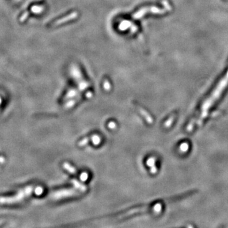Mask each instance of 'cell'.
<instances>
[{"instance_id":"cell-1","label":"cell","mask_w":228,"mask_h":228,"mask_svg":"<svg viewBox=\"0 0 228 228\" xmlns=\"http://www.w3.org/2000/svg\"><path fill=\"white\" fill-rule=\"evenodd\" d=\"M228 84V70L226 74L224 75V77L222 78L219 83L214 88L213 91L209 95V96L206 99L202 105L200 112L198 113L197 116V120H196V124L198 126H201L203 122L206 117H207L208 111L210 110L212 106L215 103L221 95L223 93V91Z\"/></svg>"},{"instance_id":"cell-2","label":"cell","mask_w":228,"mask_h":228,"mask_svg":"<svg viewBox=\"0 0 228 228\" xmlns=\"http://www.w3.org/2000/svg\"><path fill=\"white\" fill-rule=\"evenodd\" d=\"M33 190V186H29L20 190L17 194L11 196H0V204L10 205L15 204L23 200L29 196Z\"/></svg>"},{"instance_id":"cell-3","label":"cell","mask_w":228,"mask_h":228,"mask_svg":"<svg viewBox=\"0 0 228 228\" xmlns=\"http://www.w3.org/2000/svg\"><path fill=\"white\" fill-rule=\"evenodd\" d=\"M161 210H162V205L160 204H156L154 206L153 208H150V207H141V208H134V209H132V210H129L128 212H127V213H126L124 214L119 215V216L117 217V218L115 219V220L120 219L124 218V217H128V216H129V215H132L133 214L138 213V212H145V211L151 210V211H153L155 212H156V213H158V212H159Z\"/></svg>"},{"instance_id":"cell-4","label":"cell","mask_w":228,"mask_h":228,"mask_svg":"<svg viewBox=\"0 0 228 228\" xmlns=\"http://www.w3.org/2000/svg\"><path fill=\"white\" fill-rule=\"evenodd\" d=\"M170 10V8H166L162 9V8H160L158 7H156V6H151V7L144 8L141 11H140L138 13V15L139 16H142V15L146 14V13H148V12L153 13V14H164L165 12H166L167 10Z\"/></svg>"},{"instance_id":"cell-5","label":"cell","mask_w":228,"mask_h":228,"mask_svg":"<svg viewBox=\"0 0 228 228\" xmlns=\"http://www.w3.org/2000/svg\"><path fill=\"white\" fill-rule=\"evenodd\" d=\"M136 109L138 110L139 112L140 113L142 116H143V117L145 119V120H147V122L149 124H153V119L151 117V116L150 115V114H149L147 112V111H146L145 110H144L141 107L138 106V105H136Z\"/></svg>"},{"instance_id":"cell-6","label":"cell","mask_w":228,"mask_h":228,"mask_svg":"<svg viewBox=\"0 0 228 228\" xmlns=\"http://www.w3.org/2000/svg\"><path fill=\"white\" fill-rule=\"evenodd\" d=\"M147 164L151 168V173L155 174L157 172V169L155 166V158L153 157H151L147 162Z\"/></svg>"},{"instance_id":"cell-7","label":"cell","mask_w":228,"mask_h":228,"mask_svg":"<svg viewBox=\"0 0 228 228\" xmlns=\"http://www.w3.org/2000/svg\"><path fill=\"white\" fill-rule=\"evenodd\" d=\"M63 167L66 170H67L69 173L72 174H77V171H76V170L75 169V168L73 167L72 166H71V165H70L67 162L63 163Z\"/></svg>"},{"instance_id":"cell-8","label":"cell","mask_w":228,"mask_h":228,"mask_svg":"<svg viewBox=\"0 0 228 228\" xmlns=\"http://www.w3.org/2000/svg\"><path fill=\"white\" fill-rule=\"evenodd\" d=\"M72 183L74 184L76 188L79 189L82 191H86V190H87V187L86 186H84V185H82V184H81L80 183H79L78 181H77V180H72Z\"/></svg>"},{"instance_id":"cell-9","label":"cell","mask_w":228,"mask_h":228,"mask_svg":"<svg viewBox=\"0 0 228 228\" xmlns=\"http://www.w3.org/2000/svg\"><path fill=\"white\" fill-rule=\"evenodd\" d=\"M175 117H176V114L175 113L171 115L169 117V118L166 120V122L164 123L165 128H169V127L172 124L174 120V119H175Z\"/></svg>"},{"instance_id":"cell-10","label":"cell","mask_w":228,"mask_h":228,"mask_svg":"<svg viewBox=\"0 0 228 228\" xmlns=\"http://www.w3.org/2000/svg\"><path fill=\"white\" fill-rule=\"evenodd\" d=\"M91 140L93 141V144L95 145H98L100 143L101 138L98 135H93L91 136Z\"/></svg>"},{"instance_id":"cell-11","label":"cell","mask_w":228,"mask_h":228,"mask_svg":"<svg viewBox=\"0 0 228 228\" xmlns=\"http://www.w3.org/2000/svg\"><path fill=\"white\" fill-rule=\"evenodd\" d=\"M90 140H91V136L90 138H84L83 139H82V140L78 142V145L79 146V147H83V146L86 145Z\"/></svg>"},{"instance_id":"cell-12","label":"cell","mask_w":228,"mask_h":228,"mask_svg":"<svg viewBox=\"0 0 228 228\" xmlns=\"http://www.w3.org/2000/svg\"><path fill=\"white\" fill-rule=\"evenodd\" d=\"M43 189L41 188V187H37V188H36V189H35V193H36V195H39L43 193Z\"/></svg>"},{"instance_id":"cell-13","label":"cell","mask_w":228,"mask_h":228,"mask_svg":"<svg viewBox=\"0 0 228 228\" xmlns=\"http://www.w3.org/2000/svg\"><path fill=\"white\" fill-rule=\"evenodd\" d=\"M116 126H117V124L114 122H110L109 124V127L110 129H115L116 128Z\"/></svg>"},{"instance_id":"cell-14","label":"cell","mask_w":228,"mask_h":228,"mask_svg":"<svg viewBox=\"0 0 228 228\" xmlns=\"http://www.w3.org/2000/svg\"><path fill=\"white\" fill-rule=\"evenodd\" d=\"M88 174L86 173V172H84V173H82V175L81 176V179L82 180H86L87 179H88Z\"/></svg>"},{"instance_id":"cell-15","label":"cell","mask_w":228,"mask_h":228,"mask_svg":"<svg viewBox=\"0 0 228 228\" xmlns=\"http://www.w3.org/2000/svg\"><path fill=\"white\" fill-rule=\"evenodd\" d=\"M28 14H28V12H26V13H25V14H24L23 15H22V16L21 17V18H20V21H21V22L24 21V20H25V19L27 17Z\"/></svg>"},{"instance_id":"cell-16","label":"cell","mask_w":228,"mask_h":228,"mask_svg":"<svg viewBox=\"0 0 228 228\" xmlns=\"http://www.w3.org/2000/svg\"><path fill=\"white\" fill-rule=\"evenodd\" d=\"M4 158H3V157H0V162L1 163H3V162H4Z\"/></svg>"},{"instance_id":"cell-17","label":"cell","mask_w":228,"mask_h":228,"mask_svg":"<svg viewBox=\"0 0 228 228\" xmlns=\"http://www.w3.org/2000/svg\"><path fill=\"white\" fill-rule=\"evenodd\" d=\"M3 222V220H0V225L2 224Z\"/></svg>"},{"instance_id":"cell-18","label":"cell","mask_w":228,"mask_h":228,"mask_svg":"<svg viewBox=\"0 0 228 228\" xmlns=\"http://www.w3.org/2000/svg\"><path fill=\"white\" fill-rule=\"evenodd\" d=\"M1 102H2V100H1V97H0V105L1 104Z\"/></svg>"}]
</instances>
